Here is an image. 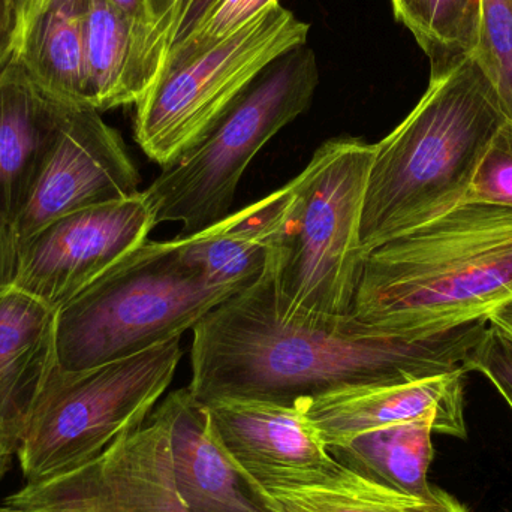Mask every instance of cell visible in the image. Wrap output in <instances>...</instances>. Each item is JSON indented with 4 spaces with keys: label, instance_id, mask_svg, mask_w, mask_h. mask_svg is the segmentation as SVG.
<instances>
[{
    "label": "cell",
    "instance_id": "cell-1",
    "mask_svg": "<svg viewBox=\"0 0 512 512\" xmlns=\"http://www.w3.org/2000/svg\"><path fill=\"white\" fill-rule=\"evenodd\" d=\"M487 325L481 319L418 339L352 313L294 309L277 297L267 264L251 285L192 328L188 388L198 403L240 399L295 406L349 388L466 372V358Z\"/></svg>",
    "mask_w": 512,
    "mask_h": 512
},
{
    "label": "cell",
    "instance_id": "cell-2",
    "mask_svg": "<svg viewBox=\"0 0 512 512\" xmlns=\"http://www.w3.org/2000/svg\"><path fill=\"white\" fill-rule=\"evenodd\" d=\"M512 300V209L460 204L367 254L352 304L366 324L430 337Z\"/></svg>",
    "mask_w": 512,
    "mask_h": 512
},
{
    "label": "cell",
    "instance_id": "cell-3",
    "mask_svg": "<svg viewBox=\"0 0 512 512\" xmlns=\"http://www.w3.org/2000/svg\"><path fill=\"white\" fill-rule=\"evenodd\" d=\"M505 120L495 87L472 54L430 75L414 110L375 144L361 216L364 252L460 206Z\"/></svg>",
    "mask_w": 512,
    "mask_h": 512
},
{
    "label": "cell",
    "instance_id": "cell-4",
    "mask_svg": "<svg viewBox=\"0 0 512 512\" xmlns=\"http://www.w3.org/2000/svg\"><path fill=\"white\" fill-rule=\"evenodd\" d=\"M183 254V239L147 240L56 310L57 373H80L179 339L239 292Z\"/></svg>",
    "mask_w": 512,
    "mask_h": 512
},
{
    "label": "cell",
    "instance_id": "cell-5",
    "mask_svg": "<svg viewBox=\"0 0 512 512\" xmlns=\"http://www.w3.org/2000/svg\"><path fill=\"white\" fill-rule=\"evenodd\" d=\"M375 144L333 138L292 180L288 227L268 261L277 297L294 309L349 315L367 254L361 216Z\"/></svg>",
    "mask_w": 512,
    "mask_h": 512
},
{
    "label": "cell",
    "instance_id": "cell-6",
    "mask_svg": "<svg viewBox=\"0 0 512 512\" xmlns=\"http://www.w3.org/2000/svg\"><path fill=\"white\" fill-rule=\"evenodd\" d=\"M318 60L306 44L261 72L227 113L143 191L155 224H180L191 236L231 215L243 174L259 150L309 108Z\"/></svg>",
    "mask_w": 512,
    "mask_h": 512
},
{
    "label": "cell",
    "instance_id": "cell-7",
    "mask_svg": "<svg viewBox=\"0 0 512 512\" xmlns=\"http://www.w3.org/2000/svg\"><path fill=\"white\" fill-rule=\"evenodd\" d=\"M179 339L80 373H51L17 448L26 483L68 474L143 424L182 360Z\"/></svg>",
    "mask_w": 512,
    "mask_h": 512
},
{
    "label": "cell",
    "instance_id": "cell-8",
    "mask_svg": "<svg viewBox=\"0 0 512 512\" xmlns=\"http://www.w3.org/2000/svg\"><path fill=\"white\" fill-rule=\"evenodd\" d=\"M309 24L282 5L197 59L162 72L137 105L135 140L165 167L194 146L268 65L306 44Z\"/></svg>",
    "mask_w": 512,
    "mask_h": 512
},
{
    "label": "cell",
    "instance_id": "cell-9",
    "mask_svg": "<svg viewBox=\"0 0 512 512\" xmlns=\"http://www.w3.org/2000/svg\"><path fill=\"white\" fill-rule=\"evenodd\" d=\"M5 504L32 512H189L174 481L168 426L156 409L92 462L26 483Z\"/></svg>",
    "mask_w": 512,
    "mask_h": 512
},
{
    "label": "cell",
    "instance_id": "cell-10",
    "mask_svg": "<svg viewBox=\"0 0 512 512\" xmlns=\"http://www.w3.org/2000/svg\"><path fill=\"white\" fill-rule=\"evenodd\" d=\"M143 191L56 219L20 245L14 288L57 310L149 240Z\"/></svg>",
    "mask_w": 512,
    "mask_h": 512
},
{
    "label": "cell",
    "instance_id": "cell-11",
    "mask_svg": "<svg viewBox=\"0 0 512 512\" xmlns=\"http://www.w3.org/2000/svg\"><path fill=\"white\" fill-rule=\"evenodd\" d=\"M140 174L116 129L99 111L69 108L59 141L12 231L24 242L71 213L140 192Z\"/></svg>",
    "mask_w": 512,
    "mask_h": 512
},
{
    "label": "cell",
    "instance_id": "cell-12",
    "mask_svg": "<svg viewBox=\"0 0 512 512\" xmlns=\"http://www.w3.org/2000/svg\"><path fill=\"white\" fill-rule=\"evenodd\" d=\"M466 372L393 385H370L298 403L325 447L394 424L432 420L435 433L465 439Z\"/></svg>",
    "mask_w": 512,
    "mask_h": 512
},
{
    "label": "cell",
    "instance_id": "cell-13",
    "mask_svg": "<svg viewBox=\"0 0 512 512\" xmlns=\"http://www.w3.org/2000/svg\"><path fill=\"white\" fill-rule=\"evenodd\" d=\"M156 411L168 426L174 481L189 512H276L222 447L188 387L168 394Z\"/></svg>",
    "mask_w": 512,
    "mask_h": 512
},
{
    "label": "cell",
    "instance_id": "cell-14",
    "mask_svg": "<svg viewBox=\"0 0 512 512\" xmlns=\"http://www.w3.org/2000/svg\"><path fill=\"white\" fill-rule=\"evenodd\" d=\"M201 405L222 447L254 481L334 465L298 405L240 399Z\"/></svg>",
    "mask_w": 512,
    "mask_h": 512
},
{
    "label": "cell",
    "instance_id": "cell-15",
    "mask_svg": "<svg viewBox=\"0 0 512 512\" xmlns=\"http://www.w3.org/2000/svg\"><path fill=\"white\" fill-rule=\"evenodd\" d=\"M42 92L15 57L0 71V225L14 227L50 159L69 108Z\"/></svg>",
    "mask_w": 512,
    "mask_h": 512
},
{
    "label": "cell",
    "instance_id": "cell-16",
    "mask_svg": "<svg viewBox=\"0 0 512 512\" xmlns=\"http://www.w3.org/2000/svg\"><path fill=\"white\" fill-rule=\"evenodd\" d=\"M56 369V310L18 289L0 294V447L14 456Z\"/></svg>",
    "mask_w": 512,
    "mask_h": 512
},
{
    "label": "cell",
    "instance_id": "cell-17",
    "mask_svg": "<svg viewBox=\"0 0 512 512\" xmlns=\"http://www.w3.org/2000/svg\"><path fill=\"white\" fill-rule=\"evenodd\" d=\"M87 0H23L12 57L51 98L86 107ZM87 108V107H86Z\"/></svg>",
    "mask_w": 512,
    "mask_h": 512
},
{
    "label": "cell",
    "instance_id": "cell-18",
    "mask_svg": "<svg viewBox=\"0 0 512 512\" xmlns=\"http://www.w3.org/2000/svg\"><path fill=\"white\" fill-rule=\"evenodd\" d=\"M292 183L218 224L183 239V254L216 282L251 285L261 276L288 227Z\"/></svg>",
    "mask_w": 512,
    "mask_h": 512
},
{
    "label": "cell",
    "instance_id": "cell-19",
    "mask_svg": "<svg viewBox=\"0 0 512 512\" xmlns=\"http://www.w3.org/2000/svg\"><path fill=\"white\" fill-rule=\"evenodd\" d=\"M433 433L432 420L411 421L361 433L327 451L334 462L378 486L430 501L436 489L429 483Z\"/></svg>",
    "mask_w": 512,
    "mask_h": 512
},
{
    "label": "cell",
    "instance_id": "cell-20",
    "mask_svg": "<svg viewBox=\"0 0 512 512\" xmlns=\"http://www.w3.org/2000/svg\"><path fill=\"white\" fill-rule=\"evenodd\" d=\"M254 483L276 512H423L433 499L400 495L337 462L319 471L277 475Z\"/></svg>",
    "mask_w": 512,
    "mask_h": 512
},
{
    "label": "cell",
    "instance_id": "cell-21",
    "mask_svg": "<svg viewBox=\"0 0 512 512\" xmlns=\"http://www.w3.org/2000/svg\"><path fill=\"white\" fill-rule=\"evenodd\" d=\"M86 107L107 111L138 104L135 30L110 0H87Z\"/></svg>",
    "mask_w": 512,
    "mask_h": 512
},
{
    "label": "cell",
    "instance_id": "cell-22",
    "mask_svg": "<svg viewBox=\"0 0 512 512\" xmlns=\"http://www.w3.org/2000/svg\"><path fill=\"white\" fill-rule=\"evenodd\" d=\"M394 17L430 59L432 74L474 54L480 0H391Z\"/></svg>",
    "mask_w": 512,
    "mask_h": 512
},
{
    "label": "cell",
    "instance_id": "cell-23",
    "mask_svg": "<svg viewBox=\"0 0 512 512\" xmlns=\"http://www.w3.org/2000/svg\"><path fill=\"white\" fill-rule=\"evenodd\" d=\"M472 56L495 87L512 120V0H480V29Z\"/></svg>",
    "mask_w": 512,
    "mask_h": 512
},
{
    "label": "cell",
    "instance_id": "cell-24",
    "mask_svg": "<svg viewBox=\"0 0 512 512\" xmlns=\"http://www.w3.org/2000/svg\"><path fill=\"white\" fill-rule=\"evenodd\" d=\"M279 3V0H216L197 29L168 53L159 75L197 59Z\"/></svg>",
    "mask_w": 512,
    "mask_h": 512
},
{
    "label": "cell",
    "instance_id": "cell-25",
    "mask_svg": "<svg viewBox=\"0 0 512 512\" xmlns=\"http://www.w3.org/2000/svg\"><path fill=\"white\" fill-rule=\"evenodd\" d=\"M215 2L216 0H155V23L147 44V72L152 84L158 78L168 53L197 29Z\"/></svg>",
    "mask_w": 512,
    "mask_h": 512
},
{
    "label": "cell",
    "instance_id": "cell-26",
    "mask_svg": "<svg viewBox=\"0 0 512 512\" xmlns=\"http://www.w3.org/2000/svg\"><path fill=\"white\" fill-rule=\"evenodd\" d=\"M462 204L512 209V120H505L493 135Z\"/></svg>",
    "mask_w": 512,
    "mask_h": 512
},
{
    "label": "cell",
    "instance_id": "cell-27",
    "mask_svg": "<svg viewBox=\"0 0 512 512\" xmlns=\"http://www.w3.org/2000/svg\"><path fill=\"white\" fill-rule=\"evenodd\" d=\"M465 370L483 373L512 409V337L505 331L487 325L480 342L466 358Z\"/></svg>",
    "mask_w": 512,
    "mask_h": 512
},
{
    "label": "cell",
    "instance_id": "cell-28",
    "mask_svg": "<svg viewBox=\"0 0 512 512\" xmlns=\"http://www.w3.org/2000/svg\"><path fill=\"white\" fill-rule=\"evenodd\" d=\"M110 2L123 17L128 18L129 23L134 27L135 71H137V83L141 96H144L152 86V80L147 72V44L155 23V0H110Z\"/></svg>",
    "mask_w": 512,
    "mask_h": 512
},
{
    "label": "cell",
    "instance_id": "cell-29",
    "mask_svg": "<svg viewBox=\"0 0 512 512\" xmlns=\"http://www.w3.org/2000/svg\"><path fill=\"white\" fill-rule=\"evenodd\" d=\"M20 242L11 227L0 225V294L14 288Z\"/></svg>",
    "mask_w": 512,
    "mask_h": 512
},
{
    "label": "cell",
    "instance_id": "cell-30",
    "mask_svg": "<svg viewBox=\"0 0 512 512\" xmlns=\"http://www.w3.org/2000/svg\"><path fill=\"white\" fill-rule=\"evenodd\" d=\"M423 512H469L468 508L457 501L454 496L450 493L444 492V490L436 487L435 496H433L432 502L427 505L426 510Z\"/></svg>",
    "mask_w": 512,
    "mask_h": 512
},
{
    "label": "cell",
    "instance_id": "cell-31",
    "mask_svg": "<svg viewBox=\"0 0 512 512\" xmlns=\"http://www.w3.org/2000/svg\"><path fill=\"white\" fill-rule=\"evenodd\" d=\"M23 0H0V21L17 33Z\"/></svg>",
    "mask_w": 512,
    "mask_h": 512
},
{
    "label": "cell",
    "instance_id": "cell-32",
    "mask_svg": "<svg viewBox=\"0 0 512 512\" xmlns=\"http://www.w3.org/2000/svg\"><path fill=\"white\" fill-rule=\"evenodd\" d=\"M15 47V32L0 21V71L12 59Z\"/></svg>",
    "mask_w": 512,
    "mask_h": 512
},
{
    "label": "cell",
    "instance_id": "cell-33",
    "mask_svg": "<svg viewBox=\"0 0 512 512\" xmlns=\"http://www.w3.org/2000/svg\"><path fill=\"white\" fill-rule=\"evenodd\" d=\"M489 322L512 337V300L490 312Z\"/></svg>",
    "mask_w": 512,
    "mask_h": 512
},
{
    "label": "cell",
    "instance_id": "cell-34",
    "mask_svg": "<svg viewBox=\"0 0 512 512\" xmlns=\"http://www.w3.org/2000/svg\"><path fill=\"white\" fill-rule=\"evenodd\" d=\"M12 454H9L8 451L3 450L0 447V481L5 477L6 472L9 471V466H11Z\"/></svg>",
    "mask_w": 512,
    "mask_h": 512
},
{
    "label": "cell",
    "instance_id": "cell-35",
    "mask_svg": "<svg viewBox=\"0 0 512 512\" xmlns=\"http://www.w3.org/2000/svg\"><path fill=\"white\" fill-rule=\"evenodd\" d=\"M0 512H32V511L18 510V508L9 507V505L3 504V505H0Z\"/></svg>",
    "mask_w": 512,
    "mask_h": 512
}]
</instances>
